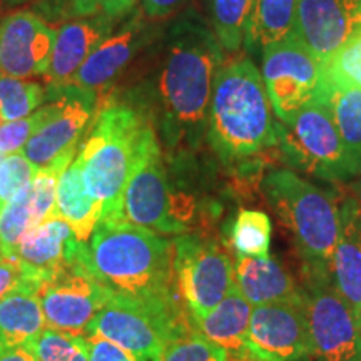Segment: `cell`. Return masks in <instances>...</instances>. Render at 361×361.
I'll return each mask as SVG.
<instances>
[{
  "label": "cell",
  "mask_w": 361,
  "mask_h": 361,
  "mask_svg": "<svg viewBox=\"0 0 361 361\" xmlns=\"http://www.w3.org/2000/svg\"><path fill=\"white\" fill-rule=\"evenodd\" d=\"M223 52L213 27L196 11H188L169 25L151 90L139 106L171 152L196 149L206 135Z\"/></svg>",
  "instance_id": "cell-1"
},
{
  "label": "cell",
  "mask_w": 361,
  "mask_h": 361,
  "mask_svg": "<svg viewBox=\"0 0 361 361\" xmlns=\"http://www.w3.org/2000/svg\"><path fill=\"white\" fill-rule=\"evenodd\" d=\"M80 256L111 295L189 323L176 291L174 241L128 221H99Z\"/></svg>",
  "instance_id": "cell-2"
},
{
  "label": "cell",
  "mask_w": 361,
  "mask_h": 361,
  "mask_svg": "<svg viewBox=\"0 0 361 361\" xmlns=\"http://www.w3.org/2000/svg\"><path fill=\"white\" fill-rule=\"evenodd\" d=\"M154 137L152 119L139 104L116 97L99 102L79 151L85 186L99 206V221L123 219L126 188Z\"/></svg>",
  "instance_id": "cell-3"
},
{
  "label": "cell",
  "mask_w": 361,
  "mask_h": 361,
  "mask_svg": "<svg viewBox=\"0 0 361 361\" xmlns=\"http://www.w3.org/2000/svg\"><path fill=\"white\" fill-rule=\"evenodd\" d=\"M276 121L261 72L250 59L223 64L214 78L206 137L221 161L238 162L276 146Z\"/></svg>",
  "instance_id": "cell-4"
},
{
  "label": "cell",
  "mask_w": 361,
  "mask_h": 361,
  "mask_svg": "<svg viewBox=\"0 0 361 361\" xmlns=\"http://www.w3.org/2000/svg\"><path fill=\"white\" fill-rule=\"evenodd\" d=\"M266 200L290 229L308 276L331 278L340 207L326 191L291 169H273L261 183Z\"/></svg>",
  "instance_id": "cell-5"
},
{
  "label": "cell",
  "mask_w": 361,
  "mask_h": 361,
  "mask_svg": "<svg viewBox=\"0 0 361 361\" xmlns=\"http://www.w3.org/2000/svg\"><path fill=\"white\" fill-rule=\"evenodd\" d=\"M276 146L293 168L329 183H353L361 176V159L345 142L331 112L313 99L290 124H274Z\"/></svg>",
  "instance_id": "cell-6"
},
{
  "label": "cell",
  "mask_w": 361,
  "mask_h": 361,
  "mask_svg": "<svg viewBox=\"0 0 361 361\" xmlns=\"http://www.w3.org/2000/svg\"><path fill=\"white\" fill-rule=\"evenodd\" d=\"M194 216V202L171 189L159 137L144 149L124 192L123 219L157 234H184Z\"/></svg>",
  "instance_id": "cell-7"
},
{
  "label": "cell",
  "mask_w": 361,
  "mask_h": 361,
  "mask_svg": "<svg viewBox=\"0 0 361 361\" xmlns=\"http://www.w3.org/2000/svg\"><path fill=\"white\" fill-rule=\"evenodd\" d=\"M191 328L192 324L111 295L85 329V335L106 338L128 351L135 361H161L169 343L186 335Z\"/></svg>",
  "instance_id": "cell-8"
},
{
  "label": "cell",
  "mask_w": 361,
  "mask_h": 361,
  "mask_svg": "<svg viewBox=\"0 0 361 361\" xmlns=\"http://www.w3.org/2000/svg\"><path fill=\"white\" fill-rule=\"evenodd\" d=\"M80 247L82 243L72 258L44 276L35 295L47 328L84 336L90 322L109 301L111 293L90 273Z\"/></svg>",
  "instance_id": "cell-9"
},
{
  "label": "cell",
  "mask_w": 361,
  "mask_h": 361,
  "mask_svg": "<svg viewBox=\"0 0 361 361\" xmlns=\"http://www.w3.org/2000/svg\"><path fill=\"white\" fill-rule=\"evenodd\" d=\"M261 78L278 123L290 124L310 101L318 97L323 82V62L300 39L269 44L261 51Z\"/></svg>",
  "instance_id": "cell-10"
},
{
  "label": "cell",
  "mask_w": 361,
  "mask_h": 361,
  "mask_svg": "<svg viewBox=\"0 0 361 361\" xmlns=\"http://www.w3.org/2000/svg\"><path fill=\"white\" fill-rule=\"evenodd\" d=\"M176 291L196 318L213 310L234 286V264L213 241L196 234H179L174 239Z\"/></svg>",
  "instance_id": "cell-11"
},
{
  "label": "cell",
  "mask_w": 361,
  "mask_h": 361,
  "mask_svg": "<svg viewBox=\"0 0 361 361\" xmlns=\"http://www.w3.org/2000/svg\"><path fill=\"white\" fill-rule=\"evenodd\" d=\"M305 295L313 361H361V319L331 278L310 276Z\"/></svg>",
  "instance_id": "cell-12"
},
{
  "label": "cell",
  "mask_w": 361,
  "mask_h": 361,
  "mask_svg": "<svg viewBox=\"0 0 361 361\" xmlns=\"http://www.w3.org/2000/svg\"><path fill=\"white\" fill-rule=\"evenodd\" d=\"M45 97H51L56 102V111L22 149L27 159L37 168L82 144L101 102L97 92L72 82L45 85Z\"/></svg>",
  "instance_id": "cell-13"
},
{
  "label": "cell",
  "mask_w": 361,
  "mask_h": 361,
  "mask_svg": "<svg viewBox=\"0 0 361 361\" xmlns=\"http://www.w3.org/2000/svg\"><path fill=\"white\" fill-rule=\"evenodd\" d=\"M310 355L305 298L300 301L259 305L252 308L246 335L247 360L296 361L310 358Z\"/></svg>",
  "instance_id": "cell-14"
},
{
  "label": "cell",
  "mask_w": 361,
  "mask_h": 361,
  "mask_svg": "<svg viewBox=\"0 0 361 361\" xmlns=\"http://www.w3.org/2000/svg\"><path fill=\"white\" fill-rule=\"evenodd\" d=\"M57 30L35 12L19 8L0 19V74L19 79L45 75Z\"/></svg>",
  "instance_id": "cell-15"
},
{
  "label": "cell",
  "mask_w": 361,
  "mask_h": 361,
  "mask_svg": "<svg viewBox=\"0 0 361 361\" xmlns=\"http://www.w3.org/2000/svg\"><path fill=\"white\" fill-rule=\"evenodd\" d=\"M149 20L151 19L144 16L141 8L135 7L117 24L109 37L90 54L72 79V84L97 94L111 87L133 59L151 42L154 29Z\"/></svg>",
  "instance_id": "cell-16"
},
{
  "label": "cell",
  "mask_w": 361,
  "mask_h": 361,
  "mask_svg": "<svg viewBox=\"0 0 361 361\" xmlns=\"http://www.w3.org/2000/svg\"><path fill=\"white\" fill-rule=\"evenodd\" d=\"M361 30V0H298L295 37L324 62Z\"/></svg>",
  "instance_id": "cell-17"
},
{
  "label": "cell",
  "mask_w": 361,
  "mask_h": 361,
  "mask_svg": "<svg viewBox=\"0 0 361 361\" xmlns=\"http://www.w3.org/2000/svg\"><path fill=\"white\" fill-rule=\"evenodd\" d=\"M121 20L92 16L64 22L57 30L51 64L44 75L47 85L71 84L87 57L109 37Z\"/></svg>",
  "instance_id": "cell-18"
},
{
  "label": "cell",
  "mask_w": 361,
  "mask_h": 361,
  "mask_svg": "<svg viewBox=\"0 0 361 361\" xmlns=\"http://www.w3.org/2000/svg\"><path fill=\"white\" fill-rule=\"evenodd\" d=\"M331 279L361 319V206L346 197L340 206V233L333 251Z\"/></svg>",
  "instance_id": "cell-19"
},
{
  "label": "cell",
  "mask_w": 361,
  "mask_h": 361,
  "mask_svg": "<svg viewBox=\"0 0 361 361\" xmlns=\"http://www.w3.org/2000/svg\"><path fill=\"white\" fill-rule=\"evenodd\" d=\"M234 284L252 308L259 305L300 301L305 298L291 274L269 255L261 258L236 256Z\"/></svg>",
  "instance_id": "cell-20"
},
{
  "label": "cell",
  "mask_w": 361,
  "mask_h": 361,
  "mask_svg": "<svg viewBox=\"0 0 361 361\" xmlns=\"http://www.w3.org/2000/svg\"><path fill=\"white\" fill-rule=\"evenodd\" d=\"M251 311L250 301L234 284L213 310L191 319L192 328L194 331L224 348L231 358H247L246 335Z\"/></svg>",
  "instance_id": "cell-21"
},
{
  "label": "cell",
  "mask_w": 361,
  "mask_h": 361,
  "mask_svg": "<svg viewBox=\"0 0 361 361\" xmlns=\"http://www.w3.org/2000/svg\"><path fill=\"white\" fill-rule=\"evenodd\" d=\"M79 245L71 226L57 216H51L30 229L12 255L42 274L44 279L57 266L72 258Z\"/></svg>",
  "instance_id": "cell-22"
},
{
  "label": "cell",
  "mask_w": 361,
  "mask_h": 361,
  "mask_svg": "<svg viewBox=\"0 0 361 361\" xmlns=\"http://www.w3.org/2000/svg\"><path fill=\"white\" fill-rule=\"evenodd\" d=\"M54 216L66 221L79 243H87L99 223V206L87 191L79 154L61 174Z\"/></svg>",
  "instance_id": "cell-23"
},
{
  "label": "cell",
  "mask_w": 361,
  "mask_h": 361,
  "mask_svg": "<svg viewBox=\"0 0 361 361\" xmlns=\"http://www.w3.org/2000/svg\"><path fill=\"white\" fill-rule=\"evenodd\" d=\"M298 0H255L243 45L250 54H261L266 45L295 34Z\"/></svg>",
  "instance_id": "cell-24"
},
{
  "label": "cell",
  "mask_w": 361,
  "mask_h": 361,
  "mask_svg": "<svg viewBox=\"0 0 361 361\" xmlns=\"http://www.w3.org/2000/svg\"><path fill=\"white\" fill-rule=\"evenodd\" d=\"M45 326L35 293L17 291L0 300V348L24 346Z\"/></svg>",
  "instance_id": "cell-25"
},
{
  "label": "cell",
  "mask_w": 361,
  "mask_h": 361,
  "mask_svg": "<svg viewBox=\"0 0 361 361\" xmlns=\"http://www.w3.org/2000/svg\"><path fill=\"white\" fill-rule=\"evenodd\" d=\"M318 99L326 104L345 142L361 159V89L338 84L324 74Z\"/></svg>",
  "instance_id": "cell-26"
},
{
  "label": "cell",
  "mask_w": 361,
  "mask_h": 361,
  "mask_svg": "<svg viewBox=\"0 0 361 361\" xmlns=\"http://www.w3.org/2000/svg\"><path fill=\"white\" fill-rule=\"evenodd\" d=\"M271 219L258 209H241L229 226L228 238L236 256L261 258L269 255Z\"/></svg>",
  "instance_id": "cell-27"
},
{
  "label": "cell",
  "mask_w": 361,
  "mask_h": 361,
  "mask_svg": "<svg viewBox=\"0 0 361 361\" xmlns=\"http://www.w3.org/2000/svg\"><path fill=\"white\" fill-rule=\"evenodd\" d=\"M79 147H72L69 151L62 152L56 159L49 164L42 166L35 173L32 183L29 184L30 191V211H32L34 228L44 223L54 216L56 211V200H57V184L59 178L64 171L69 168V164L78 156Z\"/></svg>",
  "instance_id": "cell-28"
},
{
  "label": "cell",
  "mask_w": 361,
  "mask_h": 361,
  "mask_svg": "<svg viewBox=\"0 0 361 361\" xmlns=\"http://www.w3.org/2000/svg\"><path fill=\"white\" fill-rule=\"evenodd\" d=\"M252 6L255 0H207L211 27L224 51L236 52L243 45Z\"/></svg>",
  "instance_id": "cell-29"
},
{
  "label": "cell",
  "mask_w": 361,
  "mask_h": 361,
  "mask_svg": "<svg viewBox=\"0 0 361 361\" xmlns=\"http://www.w3.org/2000/svg\"><path fill=\"white\" fill-rule=\"evenodd\" d=\"M45 85L29 79L0 74V119L4 123L22 119L45 102Z\"/></svg>",
  "instance_id": "cell-30"
},
{
  "label": "cell",
  "mask_w": 361,
  "mask_h": 361,
  "mask_svg": "<svg viewBox=\"0 0 361 361\" xmlns=\"http://www.w3.org/2000/svg\"><path fill=\"white\" fill-rule=\"evenodd\" d=\"M24 348L37 361H89L85 336L47 326L30 338Z\"/></svg>",
  "instance_id": "cell-31"
},
{
  "label": "cell",
  "mask_w": 361,
  "mask_h": 361,
  "mask_svg": "<svg viewBox=\"0 0 361 361\" xmlns=\"http://www.w3.org/2000/svg\"><path fill=\"white\" fill-rule=\"evenodd\" d=\"M34 229L30 211V191L25 186L0 211V247L4 255H12L22 238Z\"/></svg>",
  "instance_id": "cell-32"
},
{
  "label": "cell",
  "mask_w": 361,
  "mask_h": 361,
  "mask_svg": "<svg viewBox=\"0 0 361 361\" xmlns=\"http://www.w3.org/2000/svg\"><path fill=\"white\" fill-rule=\"evenodd\" d=\"M54 111H56L54 99L45 97L42 106L30 116L0 126V154L7 156L13 154V152H20L29 142V139L51 119Z\"/></svg>",
  "instance_id": "cell-33"
},
{
  "label": "cell",
  "mask_w": 361,
  "mask_h": 361,
  "mask_svg": "<svg viewBox=\"0 0 361 361\" xmlns=\"http://www.w3.org/2000/svg\"><path fill=\"white\" fill-rule=\"evenodd\" d=\"M323 69L335 82L361 89V30L323 62Z\"/></svg>",
  "instance_id": "cell-34"
},
{
  "label": "cell",
  "mask_w": 361,
  "mask_h": 361,
  "mask_svg": "<svg viewBox=\"0 0 361 361\" xmlns=\"http://www.w3.org/2000/svg\"><path fill=\"white\" fill-rule=\"evenodd\" d=\"M161 361H231V355L197 331H189L169 343Z\"/></svg>",
  "instance_id": "cell-35"
},
{
  "label": "cell",
  "mask_w": 361,
  "mask_h": 361,
  "mask_svg": "<svg viewBox=\"0 0 361 361\" xmlns=\"http://www.w3.org/2000/svg\"><path fill=\"white\" fill-rule=\"evenodd\" d=\"M37 169V166L27 159L22 151L2 157L0 161V211L17 192L32 183Z\"/></svg>",
  "instance_id": "cell-36"
},
{
  "label": "cell",
  "mask_w": 361,
  "mask_h": 361,
  "mask_svg": "<svg viewBox=\"0 0 361 361\" xmlns=\"http://www.w3.org/2000/svg\"><path fill=\"white\" fill-rule=\"evenodd\" d=\"M42 274L27 266L13 255L0 258V300L17 291L37 293Z\"/></svg>",
  "instance_id": "cell-37"
},
{
  "label": "cell",
  "mask_w": 361,
  "mask_h": 361,
  "mask_svg": "<svg viewBox=\"0 0 361 361\" xmlns=\"http://www.w3.org/2000/svg\"><path fill=\"white\" fill-rule=\"evenodd\" d=\"M137 2L139 0H71L67 20L92 16H107L121 20L137 7Z\"/></svg>",
  "instance_id": "cell-38"
},
{
  "label": "cell",
  "mask_w": 361,
  "mask_h": 361,
  "mask_svg": "<svg viewBox=\"0 0 361 361\" xmlns=\"http://www.w3.org/2000/svg\"><path fill=\"white\" fill-rule=\"evenodd\" d=\"M8 8H25L35 12L49 24H61L67 20L71 0H2Z\"/></svg>",
  "instance_id": "cell-39"
},
{
  "label": "cell",
  "mask_w": 361,
  "mask_h": 361,
  "mask_svg": "<svg viewBox=\"0 0 361 361\" xmlns=\"http://www.w3.org/2000/svg\"><path fill=\"white\" fill-rule=\"evenodd\" d=\"M89 346V361H135L128 351L99 335H85Z\"/></svg>",
  "instance_id": "cell-40"
},
{
  "label": "cell",
  "mask_w": 361,
  "mask_h": 361,
  "mask_svg": "<svg viewBox=\"0 0 361 361\" xmlns=\"http://www.w3.org/2000/svg\"><path fill=\"white\" fill-rule=\"evenodd\" d=\"M186 0H141V11L151 20H161L169 17L183 6Z\"/></svg>",
  "instance_id": "cell-41"
},
{
  "label": "cell",
  "mask_w": 361,
  "mask_h": 361,
  "mask_svg": "<svg viewBox=\"0 0 361 361\" xmlns=\"http://www.w3.org/2000/svg\"><path fill=\"white\" fill-rule=\"evenodd\" d=\"M0 361H37L24 346L0 348Z\"/></svg>",
  "instance_id": "cell-42"
},
{
  "label": "cell",
  "mask_w": 361,
  "mask_h": 361,
  "mask_svg": "<svg viewBox=\"0 0 361 361\" xmlns=\"http://www.w3.org/2000/svg\"><path fill=\"white\" fill-rule=\"evenodd\" d=\"M351 189H353V194H355V200L360 202L361 206V176L356 180H353V184H351Z\"/></svg>",
  "instance_id": "cell-43"
},
{
  "label": "cell",
  "mask_w": 361,
  "mask_h": 361,
  "mask_svg": "<svg viewBox=\"0 0 361 361\" xmlns=\"http://www.w3.org/2000/svg\"><path fill=\"white\" fill-rule=\"evenodd\" d=\"M296 361H313L311 358H301V360H296Z\"/></svg>",
  "instance_id": "cell-44"
},
{
  "label": "cell",
  "mask_w": 361,
  "mask_h": 361,
  "mask_svg": "<svg viewBox=\"0 0 361 361\" xmlns=\"http://www.w3.org/2000/svg\"><path fill=\"white\" fill-rule=\"evenodd\" d=\"M4 256V251H2V247H0V258H2Z\"/></svg>",
  "instance_id": "cell-45"
},
{
  "label": "cell",
  "mask_w": 361,
  "mask_h": 361,
  "mask_svg": "<svg viewBox=\"0 0 361 361\" xmlns=\"http://www.w3.org/2000/svg\"><path fill=\"white\" fill-rule=\"evenodd\" d=\"M2 124H4V121H2V119H0V126H2Z\"/></svg>",
  "instance_id": "cell-46"
}]
</instances>
